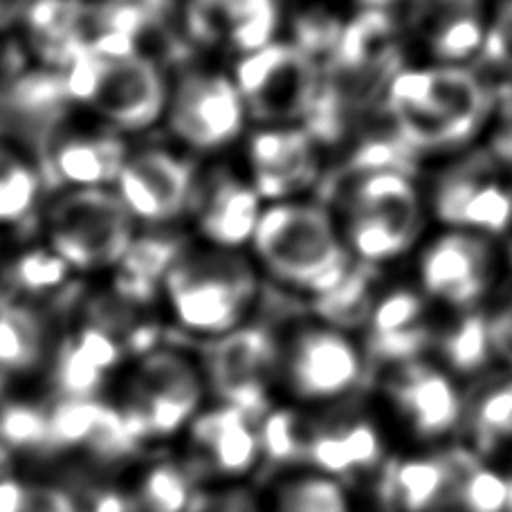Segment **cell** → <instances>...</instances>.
<instances>
[{
    "mask_svg": "<svg viewBox=\"0 0 512 512\" xmlns=\"http://www.w3.org/2000/svg\"><path fill=\"white\" fill-rule=\"evenodd\" d=\"M50 441V423L41 409L30 405L0 407V443L18 450H41Z\"/></svg>",
    "mask_w": 512,
    "mask_h": 512,
    "instance_id": "cell-34",
    "label": "cell"
},
{
    "mask_svg": "<svg viewBox=\"0 0 512 512\" xmlns=\"http://www.w3.org/2000/svg\"><path fill=\"white\" fill-rule=\"evenodd\" d=\"M261 450L277 461H288L304 454V436L299 434L295 418L290 414H270L259 432Z\"/></svg>",
    "mask_w": 512,
    "mask_h": 512,
    "instance_id": "cell-37",
    "label": "cell"
},
{
    "mask_svg": "<svg viewBox=\"0 0 512 512\" xmlns=\"http://www.w3.org/2000/svg\"><path fill=\"white\" fill-rule=\"evenodd\" d=\"M364 3H369V5H373V7H382V5L393 3V0H364Z\"/></svg>",
    "mask_w": 512,
    "mask_h": 512,
    "instance_id": "cell-44",
    "label": "cell"
},
{
    "mask_svg": "<svg viewBox=\"0 0 512 512\" xmlns=\"http://www.w3.org/2000/svg\"><path fill=\"white\" fill-rule=\"evenodd\" d=\"M239 90L256 120L288 122L313 113L322 77L297 45L268 43L241 61Z\"/></svg>",
    "mask_w": 512,
    "mask_h": 512,
    "instance_id": "cell-7",
    "label": "cell"
},
{
    "mask_svg": "<svg viewBox=\"0 0 512 512\" xmlns=\"http://www.w3.org/2000/svg\"><path fill=\"white\" fill-rule=\"evenodd\" d=\"M384 393L393 414L416 441L429 447L445 445L461 432L465 391L459 378L436 360H414L391 367Z\"/></svg>",
    "mask_w": 512,
    "mask_h": 512,
    "instance_id": "cell-8",
    "label": "cell"
},
{
    "mask_svg": "<svg viewBox=\"0 0 512 512\" xmlns=\"http://www.w3.org/2000/svg\"><path fill=\"white\" fill-rule=\"evenodd\" d=\"M414 23L438 59L463 61L483 48L481 0H416Z\"/></svg>",
    "mask_w": 512,
    "mask_h": 512,
    "instance_id": "cell-22",
    "label": "cell"
},
{
    "mask_svg": "<svg viewBox=\"0 0 512 512\" xmlns=\"http://www.w3.org/2000/svg\"><path fill=\"white\" fill-rule=\"evenodd\" d=\"M492 351L501 369L512 373V295L488 308Z\"/></svg>",
    "mask_w": 512,
    "mask_h": 512,
    "instance_id": "cell-40",
    "label": "cell"
},
{
    "mask_svg": "<svg viewBox=\"0 0 512 512\" xmlns=\"http://www.w3.org/2000/svg\"><path fill=\"white\" fill-rule=\"evenodd\" d=\"M180 259V245L173 239H140L133 241L120 261L117 292L126 304L151 301L155 286L167 279L169 270Z\"/></svg>",
    "mask_w": 512,
    "mask_h": 512,
    "instance_id": "cell-27",
    "label": "cell"
},
{
    "mask_svg": "<svg viewBox=\"0 0 512 512\" xmlns=\"http://www.w3.org/2000/svg\"><path fill=\"white\" fill-rule=\"evenodd\" d=\"M277 25L274 0H189L187 27L205 45L256 52L270 43Z\"/></svg>",
    "mask_w": 512,
    "mask_h": 512,
    "instance_id": "cell-18",
    "label": "cell"
},
{
    "mask_svg": "<svg viewBox=\"0 0 512 512\" xmlns=\"http://www.w3.org/2000/svg\"><path fill=\"white\" fill-rule=\"evenodd\" d=\"M243 97L232 81L218 75H189L171 104V126L196 149H214L241 131Z\"/></svg>",
    "mask_w": 512,
    "mask_h": 512,
    "instance_id": "cell-14",
    "label": "cell"
},
{
    "mask_svg": "<svg viewBox=\"0 0 512 512\" xmlns=\"http://www.w3.org/2000/svg\"><path fill=\"white\" fill-rule=\"evenodd\" d=\"M434 360L456 378H481L495 367V351L488 324V308L456 310L452 317L436 322Z\"/></svg>",
    "mask_w": 512,
    "mask_h": 512,
    "instance_id": "cell-23",
    "label": "cell"
},
{
    "mask_svg": "<svg viewBox=\"0 0 512 512\" xmlns=\"http://www.w3.org/2000/svg\"><path fill=\"white\" fill-rule=\"evenodd\" d=\"M492 155L512 169V122H504L492 140Z\"/></svg>",
    "mask_w": 512,
    "mask_h": 512,
    "instance_id": "cell-41",
    "label": "cell"
},
{
    "mask_svg": "<svg viewBox=\"0 0 512 512\" xmlns=\"http://www.w3.org/2000/svg\"><path fill=\"white\" fill-rule=\"evenodd\" d=\"M506 256H508V265L512 270V227H510V239H508V248H506Z\"/></svg>",
    "mask_w": 512,
    "mask_h": 512,
    "instance_id": "cell-43",
    "label": "cell"
},
{
    "mask_svg": "<svg viewBox=\"0 0 512 512\" xmlns=\"http://www.w3.org/2000/svg\"><path fill=\"white\" fill-rule=\"evenodd\" d=\"M495 155L477 153L445 171L434 189V212L463 232L504 234L512 227V194L492 176Z\"/></svg>",
    "mask_w": 512,
    "mask_h": 512,
    "instance_id": "cell-12",
    "label": "cell"
},
{
    "mask_svg": "<svg viewBox=\"0 0 512 512\" xmlns=\"http://www.w3.org/2000/svg\"><path fill=\"white\" fill-rule=\"evenodd\" d=\"M140 506L144 512H185L191 506V486L176 465H158L142 481Z\"/></svg>",
    "mask_w": 512,
    "mask_h": 512,
    "instance_id": "cell-33",
    "label": "cell"
},
{
    "mask_svg": "<svg viewBox=\"0 0 512 512\" xmlns=\"http://www.w3.org/2000/svg\"><path fill=\"white\" fill-rule=\"evenodd\" d=\"M88 5L81 0H39L30 9L36 48L52 63L72 66L86 54L84 23Z\"/></svg>",
    "mask_w": 512,
    "mask_h": 512,
    "instance_id": "cell-26",
    "label": "cell"
},
{
    "mask_svg": "<svg viewBox=\"0 0 512 512\" xmlns=\"http://www.w3.org/2000/svg\"><path fill=\"white\" fill-rule=\"evenodd\" d=\"M54 162L61 178L81 187H95L120 176L126 158L122 142L113 137H81L61 144Z\"/></svg>",
    "mask_w": 512,
    "mask_h": 512,
    "instance_id": "cell-28",
    "label": "cell"
},
{
    "mask_svg": "<svg viewBox=\"0 0 512 512\" xmlns=\"http://www.w3.org/2000/svg\"><path fill=\"white\" fill-rule=\"evenodd\" d=\"M427 297L396 288L380 297L367 324V353L389 367L432 355L438 319L429 317Z\"/></svg>",
    "mask_w": 512,
    "mask_h": 512,
    "instance_id": "cell-15",
    "label": "cell"
},
{
    "mask_svg": "<svg viewBox=\"0 0 512 512\" xmlns=\"http://www.w3.org/2000/svg\"><path fill=\"white\" fill-rule=\"evenodd\" d=\"M373 265L364 263L362 268H351V272L324 295H317V313L333 328H358L367 326L376 295H373Z\"/></svg>",
    "mask_w": 512,
    "mask_h": 512,
    "instance_id": "cell-29",
    "label": "cell"
},
{
    "mask_svg": "<svg viewBox=\"0 0 512 512\" xmlns=\"http://www.w3.org/2000/svg\"><path fill=\"white\" fill-rule=\"evenodd\" d=\"M93 512H135V506L131 499L117 495V492H104L95 499Z\"/></svg>",
    "mask_w": 512,
    "mask_h": 512,
    "instance_id": "cell-42",
    "label": "cell"
},
{
    "mask_svg": "<svg viewBox=\"0 0 512 512\" xmlns=\"http://www.w3.org/2000/svg\"><path fill=\"white\" fill-rule=\"evenodd\" d=\"M117 182L131 214L144 221H169L187 205L191 169L171 153L146 151L126 160Z\"/></svg>",
    "mask_w": 512,
    "mask_h": 512,
    "instance_id": "cell-16",
    "label": "cell"
},
{
    "mask_svg": "<svg viewBox=\"0 0 512 512\" xmlns=\"http://www.w3.org/2000/svg\"><path fill=\"white\" fill-rule=\"evenodd\" d=\"M252 169L256 191L281 198L304 189L315 178V153L304 131H270L254 137Z\"/></svg>",
    "mask_w": 512,
    "mask_h": 512,
    "instance_id": "cell-21",
    "label": "cell"
},
{
    "mask_svg": "<svg viewBox=\"0 0 512 512\" xmlns=\"http://www.w3.org/2000/svg\"><path fill=\"white\" fill-rule=\"evenodd\" d=\"M274 512H351V506L340 481L319 472L281 483Z\"/></svg>",
    "mask_w": 512,
    "mask_h": 512,
    "instance_id": "cell-31",
    "label": "cell"
},
{
    "mask_svg": "<svg viewBox=\"0 0 512 512\" xmlns=\"http://www.w3.org/2000/svg\"><path fill=\"white\" fill-rule=\"evenodd\" d=\"M420 232V200L409 173L367 171L349 196V243L376 265L409 250Z\"/></svg>",
    "mask_w": 512,
    "mask_h": 512,
    "instance_id": "cell-5",
    "label": "cell"
},
{
    "mask_svg": "<svg viewBox=\"0 0 512 512\" xmlns=\"http://www.w3.org/2000/svg\"><path fill=\"white\" fill-rule=\"evenodd\" d=\"M68 263L61 259L57 252H30L21 256L14 265V283L18 288L41 292L59 286L66 279Z\"/></svg>",
    "mask_w": 512,
    "mask_h": 512,
    "instance_id": "cell-36",
    "label": "cell"
},
{
    "mask_svg": "<svg viewBox=\"0 0 512 512\" xmlns=\"http://www.w3.org/2000/svg\"><path fill=\"white\" fill-rule=\"evenodd\" d=\"M72 95L120 128H144L164 108V81L158 68L137 54H84L70 66Z\"/></svg>",
    "mask_w": 512,
    "mask_h": 512,
    "instance_id": "cell-4",
    "label": "cell"
},
{
    "mask_svg": "<svg viewBox=\"0 0 512 512\" xmlns=\"http://www.w3.org/2000/svg\"><path fill=\"white\" fill-rule=\"evenodd\" d=\"M52 250L72 268L93 270L120 263L133 243L131 209L97 187L61 198L50 216Z\"/></svg>",
    "mask_w": 512,
    "mask_h": 512,
    "instance_id": "cell-6",
    "label": "cell"
},
{
    "mask_svg": "<svg viewBox=\"0 0 512 512\" xmlns=\"http://www.w3.org/2000/svg\"><path fill=\"white\" fill-rule=\"evenodd\" d=\"M481 59L490 68L512 75V0H504L499 5L495 21L483 41Z\"/></svg>",
    "mask_w": 512,
    "mask_h": 512,
    "instance_id": "cell-38",
    "label": "cell"
},
{
    "mask_svg": "<svg viewBox=\"0 0 512 512\" xmlns=\"http://www.w3.org/2000/svg\"><path fill=\"white\" fill-rule=\"evenodd\" d=\"M254 248L279 281L315 295L335 288L353 268L331 218L313 205H279L261 214Z\"/></svg>",
    "mask_w": 512,
    "mask_h": 512,
    "instance_id": "cell-2",
    "label": "cell"
},
{
    "mask_svg": "<svg viewBox=\"0 0 512 512\" xmlns=\"http://www.w3.org/2000/svg\"><path fill=\"white\" fill-rule=\"evenodd\" d=\"M178 322L189 331L221 337L241 324L256 292L248 263L232 254L180 256L164 279Z\"/></svg>",
    "mask_w": 512,
    "mask_h": 512,
    "instance_id": "cell-3",
    "label": "cell"
},
{
    "mask_svg": "<svg viewBox=\"0 0 512 512\" xmlns=\"http://www.w3.org/2000/svg\"><path fill=\"white\" fill-rule=\"evenodd\" d=\"M207 373L212 387L230 407L250 418L265 407L268 378L277 364V346L261 328H234L216 337L207 351Z\"/></svg>",
    "mask_w": 512,
    "mask_h": 512,
    "instance_id": "cell-13",
    "label": "cell"
},
{
    "mask_svg": "<svg viewBox=\"0 0 512 512\" xmlns=\"http://www.w3.org/2000/svg\"><path fill=\"white\" fill-rule=\"evenodd\" d=\"M43 355L39 317L18 308L0 310V371H27Z\"/></svg>",
    "mask_w": 512,
    "mask_h": 512,
    "instance_id": "cell-30",
    "label": "cell"
},
{
    "mask_svg": "<svg viewBox=\"0 0 512 512\" xmlns=\"http://www.w3.org/2000/svg\"><path fill=\"white\" fill-rule=\"evenodd\" d=\"M283 367L295 396L333 400L358 387L364 376V355L340 328L313 326L295 335Z\"/></svg>",
    "mask_w": 512,
    "mask_h": 512,
    "instance_id": "cell-11",
    "label": "cell"
},
{
    "mask_svg": "<svg viewBox=\"0 0 512 512\" xmlns=\"http://www.w3.org/2000/svg\"><path fill=\"white\" fill-rule=\"evenodd\" d=\"M122 358L115 337L99 326H86L61 346L54 382L63 398H93L104 376Z\"/></svg>",
    "mask_w": 512,
    "mask_h": 512,
    "instance_id": "cell-24",
    "label": "cell"
},
{
    "mask_svg": "<svg viewBox=\"0 0 512 512\" xmlns=\"http://www.w3.org/2000/svg\"><path fill=\"white\" fill-rule=\"evenodd\" d=\"M259 221V194L241 182L221 180L209 191L200 227L209 241L223 248H236L254 239Z\"/></svg>",
    "mask_w": 512,
    "mask_h": 512,
    "instance_id": "cell-25",
    "label": "cell"
},
{
    "mask_svg": "<svg viewBox=\"0 0 512 512\" xmlns=\"http://www.w3.org/2000/svg\"><path fill=\"white\" fill-rule=\"evenodd\" d=\"M200 398L203 380L182 355L151 353L131 380V402L124 414L140 436H169L187 423Z\"/></svg>",
    "mask_w": 512,
    "mask_h": 512,
    "instance_id": "cell-10",
    "label": "cell"
},
{
    "mask_svg": "<svg viewBox=\"0 0 512 512\" xmlns=\"http://www.w3.org/2000/svg\"><path fill=\"white\" fill-rule=\"evenodd\" d=\"M492 93L468 68L402 70L391 81L387 113L418 155L461 146L492 111Z\"/></svg>",
    "mask_w": 512,
    "mask_h": 512,
    "instance_id": "cell-1",
    "label": "cell"
},
{
    "mask_svg": "<svg viewBox=\"0 0 512 512\" xmlns=\"http://www.w3.org/2000/svg\"><path fill=\"white\" fill-rule=\"evenodd\" d=\"M39 180L16 153L0 146V223H16L30 212Z\"/></svg>",
    "mask_w": 512,
    "mask_h": 512,
    "instance_id": "cell-32",
    "label": "cell"
},
{
    "mask_svg": "<svg viewBox=\"0 0 512 512\" xmlns=\"http://www.w3.org/2000/svg\"><path fill=\"white\" fill-rule=\"evenodd\" d=\"M191 436L203 468L223 477H239L248 472L261 452V438L252 427L250 416L230 405L198 418Z\"/></svg>",
    "mask_w": 512,
    "mask_h": 512,
    "instance_id": "cell-20",
    "label": "cell"
},
{
    "mask_svg": "<svg viewBox=\"0 0 512 512\" xmlns=\"http://www.w3.org/2000/svg\"><path fill=\"white\" fill-rule=\"evenodd\" d=\"M304 454L328 477H353L384 468V441L367 416H344L319 425L304 438Z\"/></svg>",
    "mask_w": 512,
    "mask_h": 512,
    "instance_id": "cell-19",
    "label": "cell"
},
{
    "mask_svg": "<svg viewBox=\"0 0 512 512\" xmlns=\"http://www.w3.org/2000/svg\"><path fill=\"white\" fill-rule=\"evenodd\" d=\"M0 512H79V508L61 488L0 479Z\"/></svg>",
    "mask_w": 512,
    "mask_h": 512,
    "instance_id": "cell-35",
    "label": "cell"
},
{
    "mask_svg": "<svg viewBox=\"0 0 512 512\" xmlns=\"http://www.w3.org/2000/svg\"><path fill=\"white\" fill-rule=\"evenodd\" d=\"M344 27L337 25L331 16L313 14L304 16L297 25V48L304 50L306 54L315 52H335L337 45H340Z\"/></svg>",
    "mask_w": 512,
    "mask_h": 512,
    "instance_id": "cell-39",
    "label": "cell"
},
{
    "mask_svg": "<svg viewBox=\"0 0 512 512\" xmlns=\"http://www.w3.org/2000/svg\"><path fill=\"white\" fill-rule=\"evenodd\" d=\"M495 250L486 236L447 232L420 254V292L452 313L481 308L495 283Z\"/></svg>",
    "mask_w": 512,
    "mask_h": 512,
    "instance_id": "cell-9",
    "label": "cell"
},
{
    "mask_svg": "<svg viewBox=\"0 0 512 512\" xmlns=\"http://www.w3.org/2000/svg\"><path fill=\"white\" fill-rule=\"evenodd\" d=\"M461 432L483 461L512 474V373L501 369L477 378L465 391Z\"/></svg>",
    "mask_w": 512,
    "mask_h": 512,
    "instance_id": "cell-17",
    "label": "cell"
}]
</instances>
